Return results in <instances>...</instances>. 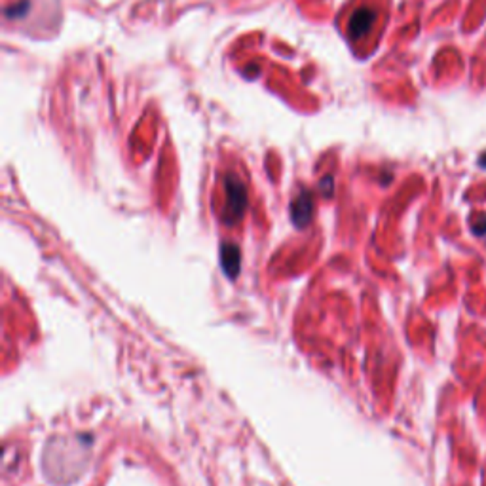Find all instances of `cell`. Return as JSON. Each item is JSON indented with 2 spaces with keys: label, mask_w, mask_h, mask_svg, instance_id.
<instances>
[{
  "label": "cell",
  "mask_w": 486,
  "mask_h": 486,
  "mask_svg": "<svg viewBox=\"0 0 486 486\" xmlns=\"http://www.w3.org/2000/svg\"><path fill=\"white\" fill-rule=\"evenodd\" d=\"M321 186H323V192L325 196H331L332 194V177H325L323 181H321Z\"/></svg>",
  "instance_id": "52a82bcc"
},
{
  "label": "cell",
  "mask_w": 486,
  "mask_h": 486,
  "mask_svg": "<svg viewBox=\"0 0 486 486\" xmlns=\"http://www.w3.org/2000/svg\"><path fill=\"white\" fill-rule=\"evenodd\" d=\"M479 165H480V168H483V169H486V152L479 158Z\"/></svg>",
  "instance_id": "ba28073f"
},
{
  "label": "cell",
  "mask_w": 486,
  "mask_h": 486,
  "mask_svg": "<svg viewBox=\"0 0 486 486\" xmlns=\"http://www.w3.org/2000/svg\"><path fill=\"white\" fill-rule=\"evenodd\" d=\"M374 21H376V12L372 8H358L351 14L350 23H348V36L353 38V40H358V38H361V36H364V34L371 31Z\"/></svg>",
  "instance_id": "7a4b0ae2"
},
{
  "label": "cell",
  "mask_w": 486,
  "mask_h": 486,
  "mask_svg": "<svg viewBox=\"0 0 486 486\" xmlns=\"http://www.w3.org/2000/svg\"><path fill=\"white\" fill-rule=\"evenodd\" d=\"M311 213H314V200H311V194L308 190H302L298 194L293 203H290V219L293 223L297 224L298 228H302L306 224L310 223Z\"/></svg>",
  "instance_id": "3957f363"
},
{
  "label": "cell",
  "mask_w": 486,
  "mask_h": 486,
  "mask_svg": "<svg viewBox=\"0 0 486 486\" xmlns=\"http://www.w3.org/2000/svg\"><path fill=\"white\" fill-rule=\"evenodd\" d=\"M226 190V205H224V223L234 226L243 219L247 209V189L236 175H226L224 179Z\"/></svg>",
  "instance_id": "6da1fadb"
},
{
  "label": "cell",
  "mask_w": 486,
  "mask_h": 486,
  "mask_svg": "<svg viewBox=\"0 0 486 486\" xmlns=\"http://www.w3.org/2000/svg\"><path fill=\"white\" fill-rule=\"evenodd\" d=\"M240 263H242V253L240 247L234 243H224L221 247V264H223L226 276L236 277L240 272Z\"/></svg>",
  "instance_id": "277c9868"
},
{
  "label": "cell",
  "mask_w": 486,
  "mask_h": 486,
  "mask_svg": "<svg viewBox=\"0 0 486 486\" xmlns=\"http://www.w3.org/2000/svg\"><path fill=\"white\" fill-rule=\"evenodd\" d=\"M480 221H473V232L479 234V236H485L486 234V215L479 216Z\"/></svg>",
  "instance_id": "8992f818"
},
{
  "label": "cell",
  "mask_w": 486,
  "mask_h": 486,
  "mask_svg": "<svg viewBox=\"0 0 486 486\" xmlns=\"http://www.w3.org/2000/svg\"><path fill=\"white\" fill-rule=\"evenodd\" d=\"M27 10H29V2H27V0H21L17 6L8 8L6 15H8V17H23Z\"/></svg>",
  "instance_id": "5b68a950"
}]
</instances>
